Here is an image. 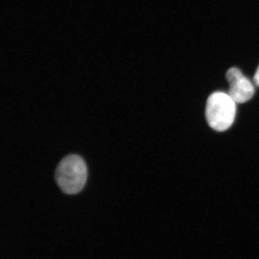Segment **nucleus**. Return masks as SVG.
<instances>
[{
  "instance_id": "7ed1b4c3",
  "label": "nucleus",
  "mask_w": 259,
  "mask_h": 259,
  "mask_svg": "<svg viewBox=\"0 0 259 259\" xmlns=\"http://www.w3.org/2000/svg\"><path fill=\"white\" fill-rule=\"evenodd\" d=\"M226 79L229 83L228 94L236 103H245L254 95L253 83L237 68L227 71Z\"/></svg>"
},
{
  "instance_id": "20e7f679",
  "label": "nucleus",
  "mask_w": 259,
  "mask_h": 259,
  "mask_svg": "<svg viewBox=\"0 0 259 259\" xmlns=\"http://www.w3.org/2000/svg\"><path fill=\"white\" fill-rule=\"evenodd\" d=\"M253 81H254L255 85L259 87V66L257 68L256 71H255L254 77H253Z\"/></svg>"
},
{
  "instance_id": "f257e3e1",
  "label": "nucleus",
  "mask_w": 259,
  "mask_h": 259,
  "mask_svg": "<svg viewBox=\"0 0 259 259\" xmlns=\"http://www.w3.org/2000/svg\"><path fill=\"white\" fill-rule=\"evenodd\" d=\"M56 184L64 193L76 194L83 190L88 180V167L78 155H69L63 158L55 172Z\"/></svg>"
},
{
  "instance_id": "f03ea898",
  "label": "nucleus",
  "mask_w": 259,
  "mask_h": 259,
  "mask_svg": "<svg viewBox=\"0 0 259 259\" xmlns=\"http://www.w3.org/2000/svg\"><path fill=\"white\" fill-rule=\"evenodd\" d=\"M236 114V103L228 93L216 92L207 99L205 116L209 125L222 132L231 127Z\"/></svg>"
}]
</instances>
